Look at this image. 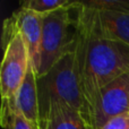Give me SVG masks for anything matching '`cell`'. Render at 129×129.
<instances>
[{
    "label": "cell",
    "mask_w": 129,
    "mask_h": 129,
    "mask_svg": "<svg viewBox=\"0 0 129 129\" xmlns=\"http://www.w3.org/2000/svg\"><path fill=\"white\" fill-rule=\"evenodd\" d=\"M75 56L83 99L82 116L87 125L101 89L129 73V45L96 33L91 9L79 1Z\"/></svg>",
    "instance_id": "6da1fadb"
},
{
    "label": "cell",
    "mask_w": 129,
    "mask_h": 129,
    "mask_svg": "<svg viewBox=\"0 0 129 129\" xmlns=\"http://www.w3.org/2000/svg\"><path fill=\"white\" fill-rule=\"evenodd\" d=\"M79 20V1L43 16L38 77L45 75L66 54L75 50Z\"/></svg>",
    "instance_id": "7a4b0ae2"
},
{
    "label": "cell",
    "mask_w": 129,
    "mask_h": 129,
    "mask_svg": "<svg viewBox=\"0 0 129 129\" xmlns=\"http://www.w3.org/2000/svg\"><path fill=\"white\" fill-rule=\"evenodd\" d=\"M38 91L41 122L45 118L51 101H63L82 113L83 99L75 50L61 58L45 75L38 77Z\"/></svg>",
    "instance_id": "3957f363"
},
{
    "label": "cell",
    "mask_w": 129,
    "mask_h": 129,
    "mask_svg": "<svg viewBox=\"0 0 129 129\" xmlns=\"http://www.w3.org/2000/svg\"><path fill=\"white\" fill-rule=\"evenodd\" d=\"M2 49L0 92L1 101H8L15 99L31 63L26 44L11 17H7L4 22Z\"/></svg>",
    "instance_id": "277c9868"
},
{
    "label": "cell",
    "mask_w": 129,
    "mask_h": 129,
    "mask_svg": "<svg viewBox=\"0 0 129 129\" xmlns=\"http://www.w3.org/2000/svg\"><path fill=\"white\" fill-rule=\"evenodd\" d=\"M127 113H129V73L100 91L87 128L100 129L111 119Z\"/></svg>",
    "instance_id": "5b68a950"
},
{
    "label": "cell",
    "mask_w": 129,
    "mask_h": 129,
    "mask_svg": "<svg viewBox=\"0 0 129 129\" xmlns=\"http://www.w3.org/2000/svg\"><path fill=\"white\" fill-rule=\"evenodd\" d=\"M17 26L29 54V59L38 73L40 64V49L42 40L43 16L34 13L31 9L19 6L10 16Z\"/></svg>",
    "instance_id": "8992f818"
},
{
    "label": "cell",
    "mask_w": 129,
    "mask_h": 129,
    "mask_svg": "<svg viewBox=\"0 0 129 129\" xmlns=\"http://www.w3.org/2000/svg\"><path fill=\"white\" fill-rule=\"evenodd\" d=\"M16 108L24 114L32 123L40 127V104H39L38 75L32 62L29 63L27 73L15 95Z\"/></svg>",
    "instance_id": "52a82bcc"
},
{
    "label": "cell",
    "mask_w": 129,
    "mask_h": 129,
    "mask_svg": "<svg viewBox=\"0 0 129 129\" xmlns=\"http://www.w3.org/2000/svg\"><path fill=\"white\" fill-rule=\"evenodd\" d=\"M82 4V2H80ZM92 11V20L96 33L129 45V14L114 11Z\"/></svg>",
    "instance_id": "ba28073f"
},
{
    "label": "cell",
    "mask_w": 129,
    "mask_h": 129,
    "mask_svg": "<svg viewBox=\"0 0 129 129\" xmlns=\"http://www.w3.org/2000/svg\"><path fill=\"white\" fill-rule=\"evenodd\" d=\"M41 129H88L82 113L63 101H51Z\"/></svg>",
    "instance_id": "9c48e42d"
},
{
    "label": "cell",
    "mask_w": 129,
    "mask_h": 129,
    "mask_svg": "<svg viewBox=\"0 0 129 129\" xmlns=\"http://www.w3.org/2000/svg\"><path fill=\"white\" fill-rule=\"evenodd\" d=\"M1 126L4 129H40L16 108L15 99L1 101Z\"/></svg>",
    "instance_id": "30bf717a"
},
{
    "label": "cell",
    "mask_w": 129,
    "mask_h": 129,
    "mask_svg": "<svg viewBox=\"0 0 129 129\" xmlns=\"http://www.w3.org/2000/svg\"><path fill=\"white\" fill-rule=\"evenodd\" d=\"M80 2L84 7L93 10L129 14V0H87Z\"/></svg>",
    "instance_id": "8fae6325"
},
{
    "label": "cell",
    "mask_w": 129,
    "mask_h": 129,
    "mask_svg": "<svg viewBox=\"0 0 129 129\" xmlns=\"http://www.w3.org/2000/svg\"><path fill=\"white\" fill-rule=\"evenodd\" d=\"M70 4V0H25L20 2V6L44 16Z\"/></svg>",
    "instance_id": "7c38bea8"
},
{
    "label": "cell",
    "mask_w": 129,
    "mask_h": 129,
    "mask_svg": "<svg viewBox=\"0 0 129 129\" xmlns=\"http://www.w3.org/2000/svg\"><path fill=\"white\" fill-rule=\"evenodd\" d=\"M128 121H129V113L122 114V116H119L111 119L109 122H107L100 129H128Z\"/></svg>",
    "instance_id": "4fadbf2b"
},
{
    "label": "cell",
    "mask_w": 129,
    "mask_h": 129,
    "mask_svg": "<svg viewBox=\"0 0 129 129\" xmlns=\"http://www.w3.org/2000/svg\"><path fill=\"white\" fill-rule=\"evenodd\" d=\"M128 129H129V121H128Z\"/></svg>",
    "instance_id": "5bb4252c"
}]
</instances>
